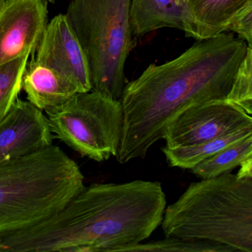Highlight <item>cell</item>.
<instances>
[{
	"mask_svg": "<svg viewBox=\"0 0 252 252\" xmlns=\"http://www.w3.org/2000/svg\"><path fill=\"white\" fill-rule=\"evenodd\" d=\"M79 165L60 147L0 163V236L26 229L61 210L85 189Z\"/></svg>",
	"mask_w": 252,
	"mask_h": 252,
	"instance_id": "3",
	"label": "cell"
},
{
	"mask_svg": "<svg viewBox=\"0 0 252 252\" xmlns=\"http://www.w3.org/2000/svg\"><path fill=\"white\" fill-rule=\"evenodd\" d=\"M29 57L24 56L0 65V122L19 98Z\"/></svg>",
	"mask_w": 252,
	"mask_h": 252,
	"instance_id": "17",
	"label": "cell"
},
{
	"mask_svg": "<svg viewBox=\"0 0 252 252\" xmlns=\"http://www.w3.org/2000/svg\"><path fill=\"white\" fill-rule=\"evenodd\" d=\"M158 181L94 184L33 226L0 236V252H116L148 239L161 224Z\"/></svg>",
	"mask_w": 252,
	"mask_h": 252,
	"instance_id": "2",
	"label": "cell"
},
{
	"mask_svg": "<svg viewBox=\"0 0 252 252\" xmlns=\"http://www.w3.org/2000/svg\"><path fill=\"white\" fill-rule=\"evenodd\" d=\"M32 55L70 79L79 93L91 91L86 57L65 14H59L48 22Z\"/></svg>",
	"mask_w": 252,
	"mask_h": 252,
	"instance_id": "9",
	"label": "cell"
},
{
	"mask_svg": "<svg viewBox=\"0 0 252 252\" xmlns=\"http://www.w3.org/2000/svg\"><path fill=\"white\" fill-rule=\"evenodd\" d=\"M240 169L237 175L240 178H252V157L246 159L240 164Z\"/></svg>",
	"mask_w": 252,
	"mask_h": 252,
	"instance_id": "20",
	"label": "cell"
},
{
	"mask_svg": "<svg viewBox=\"0 0 252 252\" xmlns=\"http://www.w3.org/2000/svg\"><path fill=\"white\" fill-rule=\"evenodd\" d=\"M252 157V135H251L205 159L190 170L201 179L216 178L230 173L246 159Z\"/></svg>",
	"mask_w": 252,
	"mask_h": 252,
	"instance_id": "15",
	"label": "cell"
},
{
	"mask_svg": "<svg viewBox=\"0 0 252 252\" xmlns=\"http://www.w3.org/2000/svg\"><path fill=\"white\" fill-rule=\"evenodd\" d=\"M227 101L238 106L249 115L252 113V48L247 52L234 78Z\"/></svg>",
	"mask_w": 252,
	"mask_h": 252,
	"instance_id": "18",
	"label": "cell"
},
{
	"mask_svg": "<svg viewBox=\"0 0 252 252\" xmlns=\"http://www.w3.org/2000/svg\"><path fill=\"white\" fill-rule=\"evenodd\" d=\"M5 0H0V9H1V8H2V5H3V4L5 3Z\"/></svg>",
	"mask_w": 252,
	"mask_h": 252,
	"instance_id": "21",
	"label": "cell"
},
{
	"mask_svg": "<svg viewBox=\"0 0 252 252\" xmlns=\"http://www.w3.org/2000/svg\"><path fill=\"white\" fill-rule=\"evenodd\" d=\"M189 0H131L130 20L134 36L141 37L163 28H173L190 37Z\"/></svg>",
	"mask_w": 252,
	"mask_h": 252,
	"instance_id": "12",
	"label": "cell"
},
{
	"mask_svg": "<svg viewBox=\"0 0 252 252\" xmlns=\"http://www.w3.org/2000/svg\"><path fill=\"white\" fill-rule=\"evenodd\" d=\"M251 135H252V126H245L226 135L200 144L175 148L164 147L161 148V151L171 167L191 169L205 159Z\"/></svg>",
	"mask_w": 252,
	"mask_h": 252,
	"instance_id": "14",
	"label": "cell"
},
{
	"mask_svg": "<svg viewBox=\"0 0 252 252\" xmlns=\"http://www.w3.org/2000/svg\"><path fill=\"white\" fill-rule=\"evenodd\" d=\"M165 237L215 242L252 252V178L231 173L191 183L165 209Z\"/></svg>",
	"mask_w": 252,
	"mask_h": 252,
	"instance_id": "4",
	"label": "cell"
},
{
	"mask_svg": "<svg viewBox=\"0 0 252 252\" xmlns=\"http://www.w3.org/2000/svg\"><path fill=\"white\" fill-rule=\"evenodd\" d=\"M131 0H71L65 14L86 57L91 91L120 101L135 45Z\"/></svg>",
	"mask_w": 252,
	"mask_h": 252,
	"instance_id": "5",
	"label": "cell"
},
{
	"mask_svg": "<svg viewBox=\"0 0 252 252\" xmlns=\"http://www.w3.org/2000/svg\"><path fill=\"white\" fill-rule=\"evenodd\" d=\"M247 49L243 39L220 33L197 41L175 60L150 64L127 82L120 99L124 119L118 161L144 158L187 109L227 100Z\"/></svg>",
	"mask_w": 252,
	"mask_h": 252,
	"instance_id": "1",
	"label": "cell"
},
{
	"mask_svg": "<svg viewBox=\"0 0 252 252\" xmlns=\"http://www.w3.org/2000/svg\"><path fill=\"white\" fill-rule=\"evenodd\" d=\"M118 252H233L236 251L215 242L170 237H165L164 240L125 246Z\"/></svg>",
	"mask_w": 252,
	"mask_h": 252,
	"instance_id": "16",
	"label": "cell"
},
{
	"mask_svg": "<svg viewBox=\"0 0 252 252\" xmlns=\"http://www.w3.org/2000/svg\"><path fill=\"white\" fill-rule=\"evenodd\" d=\"M252 126V118L235 104L213 101L196 104L180 113L166 127L163 138L168 148L205 142Z\"/></svg>",
	"mask_w": 252,
	"mask_h": 252,
	"instance_id": "7",
	"label": "cell"
},
{
	"mask_svg": "<svg viewBox=\"0 0 252 252\" xmlns=\"http://www.w3.org/2000/svg\"><path fill=\"white\" fill-rule=\"evenodd\" d=\"M45 113L56 138L82 157L102 162L117 156L124 119L119 100L93 91L77 93Z\"/></svg>",
	"mask_w": 252,
	"mask_h": 252,
	"instance_id": "6",
	"label": "cell"
},
{
	"mask_svg": "<svg viewBox=\"0 0 252 252\" xmlns=\"http://www.w3.org/2000/svg\"><path fill=\"white\" fill-rule=\"evenodd\" d=\"M48 17V0H5L0 9V65L34 53Z\"/></svg>",
	"mask_w": 252,
	"mask_h": 252,
	"instance_id": "8",
	"label": "cell"
},
{
	"mask_svg": "<svg viewBox=\"0 0 252 252\" xmlns=\"http://www.w3.org/2000/svg\"><path fill=\"white\" fill-rule=\"evenodd\" d=\"M252 0H189L191 34L203 40L226 32L231 19Z\"/></svg>",
	"mask_w": 252,
	"mask_h": 252,
	"instance_id": "13",
	"label": "cell"
},
{
	"mask_svg": "<svg viewBox=\"0 0 252 252\" xmlns=\"http://www.w3.org/2000/svg\"><path fill=\"white\" fill-rule=\"evenodd\" d=\"M53 140L48 118L42 110L18 98L0 122V163L47 148Z\"/></svg>",
	"mask_w": 252,
	"mask_h": 252,
	"instance_id": "10",
	"label": "cell"
},
{
	"mask_svg": "<svg viewBox=\"0 0 252 252\" xmlns=\"http://www.w3.org/2000/svg\"><path fill=\"white\" fill-rule=\"evenodd\" d=\"M226 32H233L252 48V0L235 14L228 23Z\"/></svg>",
	"mask_w": 252,
	"mask_h": 252,
	"instance_id": "19",
	"label": "cell"
},
{
	"mask_svg": "<svg viewBox=\"0 0 252 252\" xmlns=\"http://www.w3.org/2000/svg\"><path fill=\"white\" fill-rule=\"evenodd\" d=\"M23 90L27 99L42 111L63 105L79 93L76 85L57 70L32 56L23 76Z\"/></svg>",
	"mask_w": 252,
	"mask_h": 252,
	"instance_id": "11",
	"label": "cell"
},
{
	"mask_svg": "<svg viewBox=\"0 0 252 252\" xmlns=\"http://www.w3.org/2000/svg\"><path fill=\"white\" fill-rule=\"evenodd\" d=\"M56 0H48V2H51V3H54L55 2Z\"/></svg>",
	"mask_w": 252,
	"mask_h": 252,
	"instance_id": "22",
	"label": "cell"
}]
</instances>
